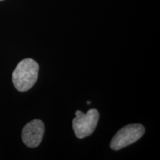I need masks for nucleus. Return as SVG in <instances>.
<instances>
[{"label": "nucleus", "instance_id": "obj_1", "mask_svg": "<svg viewBox=\"0 0 160 160\" xmlns=\"http://www.w3.org/2000/svg\"><path fill=\"white\" fill-rule=\"evenodd\" d=\"M39 70V64L33 59L27 58L20 61L12 74L16 89L20 92L29 91L37 82Z\"/></svg>", "mask_w": 160, "mask_h": 160}, {"label": "nucleus", "instance_id": "obj_2", "mask_svg": "<svg viewBox=\"0 0 160 160\" xmlns=\"http://www.w3.org/2000/svg\"><path fill=\"white\" fill-rule=\"evenodd\" d=\"M76 117L73 119V129L76 137L79 139L91 136L95 131L99 119V111L97 109H90L86 113L77 111Z\"/></svg>", "mask_w": 160, "mask_h": 160}, {"label": "nucleus", "instance_id": "obj_3", "mask_svg": "<svg viewBox=\"0 0 160 160\" xmlns=\"http://www.w3.org/2000/svg\"><path fill=\"white\" fill-rule=\"evenodd\" d=\"M145 129L141 124H131L122 128L112 139L110 147L112 150L119 151L134 143L144 135Z\"/></svg>", "mask_w": 160, "mask_h": 160}, {"label": "nucleus", "instance_id": "obj_4", "mask_svg": "<svg viewBox=\"0 0 160 160\" xmlns=\"http://www.w3.org/2000/svg\"><path fill=\"white\" fill-rule=\"evenodd\" d=\"M45 133V125L39 119H33L25 125L22 131V139L29 148H37L40 145Z\"/></svg>", "mask_w": 160, "mask_h": 160}, {"label": "nucleus", "instance_id": "obj_5", "mask_svg": "<svg viewBox=\"0 0 160 160\" xmlns=\"http://www.w3.org/2000/svg\"><path fill=\"white\" fill-rule=\"evenodd\" d=\"M0 1H3V0H0Z\"/></svg>", "mask_w": 160, "mask_h": 160}]
</instances>
